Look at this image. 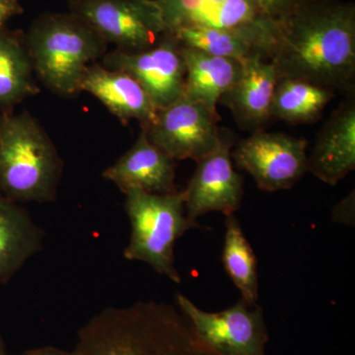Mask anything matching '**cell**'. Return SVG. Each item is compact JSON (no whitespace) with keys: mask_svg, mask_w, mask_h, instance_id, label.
<instances>
[{"mask_svg":"<svg viewBox=\"0 0 355 355\" xmlns=\"http://www.w3.org/2000/svg\"><path fill=\"white\" fill-rule=\"evenodd\" d=\"M270 17L277 19L302 0H257Z\"/></svg>","mask_w":355,"mask_h":355,"instance_id":"obj_24","label":"cell"},{"mask_svg":"<svg viewBox=\"0 0 355 355\" xmlns=\"http://www.w3.org/2000/svg\"><path fill=\"white\" fill-rule=\"evenodd\" d=\"M336 93L291 77H280L273 93L270 118L291 123H308L319 120Z\"/></svg>","mask_w":355,"mask_h":355,"instance_id":"obj_20","label":"cell"},{"mask_svg":"<svg viewBox=\"0 0 355 355\" xmlns=\"http://www.w3.org/2000/svg\"><path fill=\"white\" fill-rule=\"evenodd\" d=\"M64 162L30 112H0V193L16 202L57 200Z\"/></svg>","mask_w":355,"mask_h":355,"instance_id":"obj_3","label":"cell"},{"mask_svg":"<svg viewBox=\"0 0 355 355\" xmlns=\"http://www.w3.org/2000/svg\"><path fill=\"white\" fill-rule=\"evenodd\" d=\"M23 11L20 0H0V29L7 27V23Z\"/></svg>","mask_w":355,"mask_h":355,"instance_id":"obj_25","label":"cell"},{"mask_svg":"<svg viewBox=\"0 0 355 355\" xmlns=\"http://www.w3.org/2000/svg\"><path fill=\"white\" fill-rule=\"evenodd\" d=\"M181 43L166 31L157 43L141 51L114 50L102 58V65L132 77L150 97L156 109L170 106L184 94L186 69Z\"/></svg>","mask_w":355,"mask_h":355,"instance_id":"obj_10","label":"cell"},{"mask_svg":"<svg viewBox=\"0 0 355 355\" xmlns=\"http://www.w3.org/2000/svg\"><path fill=\"white\" fill-rule=\"evenodd\" d=\"M354 94H350L331 114L308 157V171L331 186H335L355 169Z\"/></svg>","mask_w":355,"mask_h":355,"instance_id":"obj_13","label":"cell"},{"mask_svg":"<svg viewBox=\"0 0 355 355\" xmlns=\"http://www.w3.org/2000/svg\"><path fill=\"white\" fill-rule=\"evenodd\" d=\"M41 91L22 30L0 29V112Z\"/></svg>","mask_w":355,"mask_h":355,"instance_id":"obj_19","label":"cell"},{"mask_svg":"<svg viewBox=\"0 0 355 355\" xmlns=\"http://www.w3.org/2000/svg\"><path fill=\"white\" fill-rule=\"evenodd\" d=\"M0 355H8L6 352V345H4L3 338L0 333Z\"/></svg>","mask_w":355,"mask_h":355,"instance_id":"obj_27","label":"cell"},{"mask_svg":"<svg viewBox=\"0 0 355 355\" xmlns=\"http://www.w3.org/2000/svg\"><path fill=\"white\" fill-rule=\"evenodd\" d=\"M15 355H76V354L74 352H67V350L58 349L55 347H43L25 350L21 354Z\"/></svg>","mask_w":355,"mask_h":355,"instance_id":"obj_26","label":"cell"},{"mask_svg":"<svg viewBox=\"0 0 355 355\" xmlns=\"http://www.w3.org/2000/svg\"><path fill=\"white\" fill-rule=\"evenodd\" d=\"M270 60L254 55L243 60L241 71L220 102L230 109L236 121L247 130H258L270 119L273 93L279 80Z\"/></svg>","mask_w":355,"mask_h":355,"instance_id":"obj_16","label":"cell"},{"mask_svg":"<svg viewBox=\"0 0 355 355\" xmlns=\"http://www.w3.org/2000/svg\"><path fill=\"white\" fill-rule=\"evenodd\" d=\"M217 121L205 107L183 95L170 106L157 110L153 121L141 130L173 160L193 159L198 162L218 142Z\"/></svg>","mask_w":355,"mask_h":355,"instance_id":"obj_12","label":"cell"},{"mask_svg":"<svg viewBox=\"0 0 355 355\" xmlns=\"http://www.w3.org/2000/svg\"><path fill=\"white\" fill-rule=\"evenodd\" d=\"M67 4L69 12L118 50L146 51L167 31L156 0H67Z\"/></svg>","mask_w":355,"mask_h":355,"instance_id":"obj_7","label":"cell"},{"mask_svg":"<svg viewBox=\"0 0 355 355\" xmlns=\"http://www.w3.org/2000/svg\"><path fill=\"white\" fill-rule=\"evenodd\" d=\"M170 32L182 46L216 57L232 58L239 62L254 55L266 58L260 44L240 33L207 27H184Z\"/></svg>","mask_w":355,"mask_h":355,"instance_id":"obj_22","label":"cell"},{"mask_svg":"<svg viewBox=\"0 0 355 355\" xmlns=\"http://www.w3.org/2000/svg\"><path fill=\"white\" fill-rule=\"evenodd\" d=\"M80 90L94 96L123 125L135 120L146 128L157 113L150 97L132 76L98 62L86 69Z\"/></svg>","mask_w":355,"mask_h":355,"instance_id":"obj_15","label":"cell"},{"mask_svg":"<svg viewBox=\"0 0 355 355\" xmlns=\"http://www.w3.org/2000/svg\"><path fill=\"white\" fill-rule=\"evenodd\" d=\"M46 232L29 211L0 193V284H8L44 248Z\"/></svg>","mask_w":355,"mask_h":355,"instance_id":"obj_17","label":"cell"},{"mask_svg":"<svg viewBox=\"0 0 355 355\" xmlns=\"http://www.w3.org/2000/svg\"><path fill=\"white\" fill-rule=\"evenodd\" d=\"M39 83L60 97L81 93L84 73L102 60L108 43L83 18L71 12H44L25 33Z\"/></svg>","mask_w":355,"mask_h":355,"instance_id":"obj_4","label":"cell"},{"mask_svg":"<svg viewBox=\"0 0 355 355\" xmlns=\"http://www.w3.org/2000/svg\"><path fill=\"white\" fill-rule=\"evenodd\" d=\"M166 30L207 27L240 33L260 44L268 60L277 35V19L257 0H156Z\"/></svg>","mask_w":355,"mask_h":355,"instance_id":"obj_6","label":"cell"},{"mask_svg":"<svg viewBox=\"0 0 355 355\" xmlns=\"http://www.w3.org/2000/svg\"><path fill=\"white\" fill-rule=\"evenodd\" d=\"M125 195L132 234L123 257L146 263L159 275L181 284L175 266V244L187 231L200 228L187 216L183 193L160 195L133 189Z\"/></svg>","mask_w":355,"mask_h":355,"instance_id":"obj_5","label":"cell"},{"mask_svg":"<svg viewBox=\"0 0 355 355\" xmlns=\"http://www.w3.org/2000/svg\"><path fill=\"white\" fill-rule=\"evenodd\" d=\"M175 160L154 146L144 130L127 153L103 172L123 193L133 189L160 195L175 193Z\"/></svg>","mask_w":355,"mask_h":355,"instance_id":"obj_14","label":"cell"},{"mask_svg":"<svg viewBox=\"0 0 355 355\" xmlns=\"http://www.w3.org/2000/svg\"><path fill=\"white\" fill-rule=\"evenodd\" d=\"M232 133L220 128L218 142L198 167L183 193L184 209L191 220L209 212L234 214L241 207L243 178L233 168Z\"/></svg>","mask_w":355,"mask_h":355,"instance_id":"obj_11","label":"cell"},{"mask_svg":"<svg viewBox=\"0 0 355 355\" xmlns=\"http://www.w3.org/2000/svg\"><path fill=\"white\" fill-rule=\"evenodd\" d=\"M333 219L335 222L354 225V191L345 200L338 203L333 210Z\"/></svg>","mask_w":355,"mask_h":355,"instance_id":"obj_23","label":"cell"},{"mask_svg":"<svg viewBox=\"0 0 355 355\" xmlns=\"http://www.w3.org/2000/svg\"><path fill=\"white\" fill-rule=\"evenodd\" d=\"M308 141L282 132L257 130L240 140L231 156L240 169L249 173L261 190H289L307 169Z\"/></svg>","mask_w":355,"mask_h":355,"instance_id":"obj_9","label":"cell"},{"mask_svg":"<svg viewBox=\"0 0 355 355\" xmlns=\"http://www.w3.org/2000/svg\"><path fill=\"white\" fill-rule=\"evenodd\" d=\"M76 355H225L193 330L179 308L139 301L100 311L78 333Z\"/></svg>","mask_w":355,"mask_h":355,"instance_id":"obj_2","label":"cell"},{"mask_svg":"<svg viewBox=\"0 0 355 355\" xmlns=\"http://www.w3.org/2000/svg\"><path fill=\"white\" fill-rule=\"evenodd\" d=\"M268 60L279 77L354 93L355 6L338 0H302L277 19Z\"/></svg>","mask_w":355,"mask_h":355,"instance_id":"obj_1","label":"cell"},{"mask_svg":"<svg viewBox=\"0 0 355 355\" xmlns=\"http://www.w3.org/2000/svg\"><path fill=\"white\" fill-rule=\"evenodd\" d=\"M182 53L186 69L183 95L205 107L217 121L220 120L217 104L237 80L242 62L184 46Z\"/></svg>","mask_w":355,"mask_h":355,"instance_id":"obj_18","label":"cell"},{"mask_svg":"<svg viewBox=\"0 0 355 355\" xmlns=\"http://www.w3.org/2000/svg\"><path fill=\"white\" fill-rule=\"evenodd\" d=\"M177 306L205 343L225 355H266L268 342L263 310L244 299L221 312H205L184 294Z\"/></svg>","mask_w":355,"mask_h":355,"instance_id":"obj_8","label":"cell"},{"mask_svg":"<svg viewBox=\"0 0 355 355\" xmlns=\"http://www.w3.org/2000/svg\"><path fill=\"white\" fill-rule=\"evenodd\" d=\"M222 263L229 277L242 294V299L257 304L259 299L258 261L251 244L234 214L226 216Z\"/></svg>","mask_w":355,"mask_h":355,"instance_id":"obj_21","label":"cell"}]
</instances>
